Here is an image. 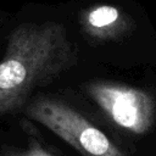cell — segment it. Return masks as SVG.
Returning <instances> with one entry per match:
<instances>
[{
	"instance_id": "cell-5",
	"label": "cell",
	"mask_w": 156,
	"mask_h": 156,
	"mask_svg": "<svg viewBox=\"0 0 156 156\" xmlns=\"http://www.w3.org/2000/svg\"><path fill=\"white\" fill-rule=\"evenodd\" d=\"M0 156H54L35 136L29 135L27 138V145L24 147L2 146Z\"/></svg>"
},
{
	"instance_id": "cell-4",
	"label": "cell",
	"mask_w": 156,
	"mask_h": 156,
	"mask_svg": "<svg viewBox=\"0 0 156 156\" xmlns=\"http://www.w3.org/2000/svg\"><path fill=\"white\" fill-rule=\"evenodd\" d=\"M80 24L89 38L110 40L124 34L130 28V20L116 6L96 5L82 13Z\"/></svg>"
},
{
	"instance_id": "cell-3",
	"label": "cell",
	"mask_w": 156,
	"mask_h": 156,
	"mask_svg": "<svg viewBox=\"0 0 156 156\" xmlns=\"http://www.w3.org/2000/svg\"><path fill=\"white\" fill-rule=\"evenodd\" d=\"M84 90L117 126L134 133L149 129L154 106L144 91L101 80L88 83Z\"/></svg>"
},
{
	"instance_id": "cell-2",
	"label": "cell",
	"mask_w": 156,
	"mask_h": 156,
	"mask_svg": "<svg viewBox=\"0 0 156 156\" xmlns=\"http://www.w3.org/2000/svg\"><path fill=\"white\" fill-rule=\"evenodd\" d=\"M26 116L39 122L82 156H124L108 136L66 101L38 95L24 106Z\"/></svg>"
},
{
	"instance_id": "cell-1",
	"label": "cell",
	"mask_w": 156,
	"mask_h": 156,
	"mask_svg": "<svg viewBox=\"0 0 156 156\" xmlns=\"http://www.w3.org/2000/svg\"><path fill=\"white\" fill-rule=\"evenodd\" d=\"M77 62L78 50L61 23L13 28L0 60V117L22 110L35 89L51 84Z\"/></svg>"
}]
</instances>
